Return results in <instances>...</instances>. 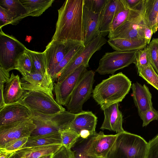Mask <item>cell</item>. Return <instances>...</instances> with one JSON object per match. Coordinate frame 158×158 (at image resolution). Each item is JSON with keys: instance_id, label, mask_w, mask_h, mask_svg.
<instances>
[{"instance_id": "6da1fadb", "label": "cell", "mask_w": 158, "mask_h": 158, "mask_svg": "<svg viewBox=\"0 0 158 158\" xmlns=\"http://www.w3.org/2000/svg\"><path fill=\"white\" fill-rule=\"evenodd\" d=\"M84 0H67L58 10L55 33L51 41L84 45ZM85 46V45H84Z\"/></svg>"}, {"instance_id": "7a4b0ae2", "label": "cell", "mask_w": 158, "mask_h": 158, "mask_svg": "<svg viewBox=\"0 0 158 158\" xmlns=\"http://www.w3.org/2000/svg\"><path fill=\"white\" fill-rule=\"evenodd\" d=\"M131 82L122 72L113 75L96 86L92 92L94 100L103 110L121 102L128 93Z\"/></svg>"}, {"instance_id": "3957f363", "label": "cell", "mask_w": 158, "mask_h": 158, "mask_svg": "<svg viewBox=\"0 0 158 158\" xmlns=\"http://www.w3.org/2000/svg\"><path fill=\"white\" fill-rule=\"evenodd\" d=\"M117 134L106 158H146L148 143L143 138L125 131Z\"/></svg>"}, {"instance_id": "277c9868", "label": "cell", "mask_w": 158, "mask_h": 158, "mask_svg": "<svg viewBox=\"0 0 158 158\" xmlns=\"http://www.w3.org/2000/svg\"><path fill=\"white\" fill-rule=\"evenodd\" d=\"M31 112V119L36 128L30 136L51 134L65 129L71 123L76 115V114L66 110L52 115Z\"/></svg>"}, {"instance_id": "5b68a950", "label": "cell", "mask_w": 158, "mask_h": 158, "mask_svg": "<svg viewBox=\"0 0 158 158\" xmlns=\"http://www.w3.org/2000/svg\"><path fill=\"white\" fill-rule=\"evenodd\" d=\"M18 102L32 112L45 115H53L65 110L54 98L41 91H27Z\"/></svg>"}, {"instance_id": "8992f818", "label": "cell", "mask_w": 158, "mask_h": 158, "mask_svg": "<svg viewBox=\"0 0 158 158\" xmlns=\"http://www.w3.org/2000/svg\"><path fill=\"white\" fill-rule=\"evenodd\" d=\"M144 1L138 8L130 9L125 21L108 36L109 39H144Z\"/></svg>"}, {"instance_id": "52a82bcc", "label": "cell", "mask_w": 158, "mask_h": 158, "mask_svg": "<svg viewBox=\"0 0 158 158\" xmlns=\"http://www.w3.org/2000/svg\"><path fill=\"white\" fill-rule=\"evenodd\" d=\"M95 72L85 71L74 89L67 104V111L77 114L82 111L84 104L90 98L93 91Z\"/></svg>"}, {"instance_id": "ba28073f", "label": "cell", "mask_w": 158, "mask_h": 158, "mask_svg": "<svg viewBox=\"0 0 158 158\" xmlns=\"http://www.w3.org/2000/svg\"><path fill=\"white\" fill-rule=\"evenodd\" d=\"M27 48L12 35L0 31V66L10 72L15 69L17 58Z\"/></svg>"}, {"instance_id": "9c48e42d", "label": "cell", "mask_w": 158, "mask_h": 158, "mask_svg": "<svg viewBox=\"0 0 158 158\" xmlns=\"http://www.w3.org/2000/svg\"><path fill=\"white\" fill-rule=\"evenodd\" d=\"M138 50L106 52L100 59L95 71L101 75L113 74L117 71L134 64Z\"/></svg>"}, {"instance_id": "30bf717a", "label": "cell", "mask_w": 158, "mask_h": 158, "mask_svg": "<svg viewBox=\"0 0 158 158\" xmlns=\"http://www.w3.org/2000/svg\"><path fill=\"white\" fill-rule=\"evenodd\" d=\"M107 42L103 36L99 35L85 46L82 50L73 60L70 62L62 70L59 75L57 82L63 81L69 75L81 65L89 66V62L93 55L100 50Z\"/></svg>"}, {"instance_id": "8fae6325", "label": "cell", "mask_w": 158, "mask_h": 158, "mask_svg": "<svg viewBox=\"0 0 158 158\" xmlns=\"http://www.w3.org/2000/svg\"><path fill=\"white\" fill-rule=\"evenodd\" d=\"M87 68L84 65H81L62 81L54 83L55 100L58 103L67 106L73 91Z\"/></svg>"}, {"instance_id": "7c38bea8", "label": "cell", "mask_w": 158, "mask_h": 158, "mask_svg": "<svg viewBox=\"0 0 158 158\" xmlns=\"http://www.w3.org/2000/svg\"><path fill=\"white\" fill-rule=\"evenodd\" d=\"M36 126L31 118L0 126V146L11 140L29 137Z\"/></svg>"}, {"instance_id": "4fadbf2b", "label": "cell", "mask_w": 158, "mask_h": 158, "mask_svg": "<svg viewBox=\"0 0 158 158\" xmlns=\"http://www.w3.org/2000/svg\"><path fill=\"white\" fill-rule=\"evenodd\" d=\"M97 119L92 112L83 111L76 114L74 118L66 129L77 133L81 138H87L96 133Z\"/></svg>"}, {"instance_id": "5bb4252c", "label": "cell", "mask_w": 158, "mask_h": 158, "mask_svg": "<svg viewBox=\"0 0 158 158\" xmlns=\"http://www.w3.org/2000/svg\"><path fill=\"white\" fill-rule=\"evenodd\" d=\"M76 44L69 42L51 41L44 51L48 72L51 74L70 49Z\"/></svg>"}, {"instance_id": "9a60e30c", "label": "cell", "mask_w": 158, "mask_h": 158, "mask_svg": "<svg viewBox=\"0 0 158 158\" xmlns=\"http://www.w3.org/2000/svg\"><path fill=\"white\" fill-rule=\"evenodd\" d=\"M117 135H106L102 131L93 135L88 144L87 151L89 155L95 158H106Z\"/></svg>"}, {"instance_id": "2e32d148", "label": "cell", "mask_w": 158, "mask_h": 158, "mask_svg": "<svg viewBox=\"0 0 158 158\" xmlns=\"http://www.w3.org/2000/svg\"><path fill=\"white\" fill-rule=\"evenodd\" d=\"M23 89L27 91H41L54 98V83L51 78L33 71L21 79Z\"/></svg>"}, {"instance_id": "e0dca14e", "label": "cell", "mask_w": 158, "mask_h": 158, "mask_svg": "<svg viewBox=\"0 0 158 158\" xmlns=\"http://www.w3.org/2000/svg\"><path fill=\"white\" fill-rule=\"evenodd\" d=\"M32 116L31 111L18 102L6 105L0 109V126L31 118Z\"/></svg>"}, {"instance_id": "ac0fdd59", "label": "cell", "mask_w": 158, "mask_h": 158, "mask_svg": "<svg viewBox=\"0 0 158 158\" xmlns=\"http://www.w3.org/2000/svg\"><path fill=\"white\" fill-rule=\"evenodd\" d=\"M100 15L93 12L84 5L83 22L85 46L100 35Z\"/></svg>"}, {"instance_id": "d6986e66", "label": "cell", "mask_w": 158, "mask_h": 158, "mask_svg": "<svg viewBox=\"0 0 158 158\" xmlns=\"http://www.w3.org/2000/svg\"><path fill=\"white\" fill-rule=\"evenodd\" d=\"M104 118L100 128L115 132L117 134L125 131L123 127V116L118 108V103H115L103 110Z\"/></svg>"}, {"instance_id": "ffe728a7", "label": "cell", "mask_w": 158, "mask_h": 158, "mask_svg": "<svg viewBox=\"0 0 158 158\" xmlns=\"http://www.w3.org/2000/svg\"><path fill=\"white\" fill-rule=\"evenodd\" d=\"M132 96L139 115L152 108V96L148 87L136 82L131 85Z\"/></svg>"}, {"instance_id": "44dd1931", "label": "cell", "mask_w": 158, "mask_h": 158, "mask_svg": "<svg viewBox=\"0 0 158 158\" xmlns=\"http://www.w3.org/2000/svg\"><path fill=\"white\" fill-rule=\"evenodd\" d=\"M26 91L22 88L21 80L19 75H15L12 72L9 79L5 84L3 92L6 105L18 102Z\"/></svg>"}, {"instance_id": "7402d4cb", "label": "cell", "mask_w": 158, "mask_h": 158, "mask_svg": "<svg viewBox=\"0 0 158 158\" xmlns=\"http://www.w3.org/2000/svg\"><path fill=\"white\" fill-rule=\"evenodd\" d=\"M107 42L115 51L122 52L142 49L147 47V44L144 39L111 38Z\"/></svg>"}, {"instance_id": "603a6c76", "label": "cell", "mask_w": 158, "mask_h": 158, "mask_svg": "<svg viewBox=\"0 0 158 158\" xmlns=\"http://www.w3.org/2000/svg\"><path fill=\"white\" fill-rule=\"evenodd\" d=\"M62 146L61 144L37 146L21 148L16 152L22 158H40L54 154Z\"/></svg>"}, {"instance_id": "cb8c5ba5", "label": "cell", "mask_w": 158, "mask_h": 158, "mask_svg": "<svg viewBox=\"0 0 158 158\" xmlns=\"http://www.w3.org/2000/svg\"><path fill=\"white\" fill-rule=\"evenodd\" d=\"M118 0H108L100 15L99 31L100 35L105 37L109 33L110 27L115 12Z\"/></svg>"}, {"instance_id": "d4e9b609", "label": "cell", "mask_w": 158, "mask_h": 158, "mask_svg": "<svg viewBox=\"0 0 158 158\" xmlns=\"http://www.w3.org/2000/svg\"><path fill=\"white\" fill-rule=\"evenodd\" d=\"M0 6L7 9L12 15L13 25L17 24L20 21L28 16V13L19 0H1Z\"/></svg>"}, {"instance_id": "484cf974", "label": "cell", "mask_w": 158, "mask_h": 158, "mask_svg": "<svg viewBox=\"0 0 158 158\" xmlns=\"http://www.w3.org/2000/svg\"><path fill=\"white\" fill-rule=\"evenodd\" d=\"M60 132L35 136H30L26 143L22 148L61 144Z\"/></svg>"}, {"instance_id": "4316f807", "label": "cell", "mask_w": 158, "mask_h": 158, "mask_svg": "<svg viewBox=\"0 0 158 158\" xmlns=\"http://www.w3.org/2000/svg\"><path fill=\"white\" fill-rule=\"evenodd\" d=\"M28 13V16H40L54 1L53 0H20Z\"/></svg>"}, {"instance_id": "83f0119b", "label": "cell", "mask_w": 158, "mask_h": 158, "mask_svg": "<svg viewBox=\"0 0 158 158\" xmlns=\"http://www.w3.org/2000/svg\"><path fill=\"white\" fill-rule=\"evenodd\" d=\"M130 10L124 0H118L117 9L110 26L108 36L111 35L125 21L128 16Z\"/></svg>"}, {"instance_id": "f1b7e54d", "label": "cell", "mask_w": 158, "mask_h": 158, "mask_svg": "<svg viewBox=\"0 0 158 158\" xmlns=\"http://www.w3.org/2000/svg\"><path fill=\"white\" fill-rule=\"evenodd\" d=\"M144 22L152 29L154 33L158 16V0H144Z\"/></svg>"}, {"instance_id": "f546056e", "label": "cell", "mask_w": 158, "mask_h": 158, "mask_svg": "<svg viewBox=\"0 0 158 158\" xmlns=\"http://www.w3.org/2000/svg\"><path fill=\"white\" fill-rule=\"evenodd\" d=\"M84 47L85 46L83 44H77L70 49L51 74L53 83L58 78L64 69L77 57Z\"/></svg>"}, {"instance_id": "4dcf8cb0", "label": "cell", "mask_w": 158, "mask_h": 158, "mask_svg": "<svg viewBox=\"0 0 158 158\" xmlns=\"http://www.w3.org/2000/svg\"><path fill=\"white\" fill-rule=\"evenodd\" d=\"M27 50L31 58L33 66V71L51 78L48 71L44 52H36L30 50L27 48Z\"/></svg>"}, {"instance_id": "1f68e13d", "label": "cell", "mask_w": 158, "mask_h": 158, "mask_svg": "<svg viewBox=\"0 0 158 158\" xmlns=\"http://www.w3.org/2000/svg\"><path fill=\"white\" fill-rule=\"evenodd\" d=\"M27 48L17 58L15 65V69L18 71L23 77H26L33 70L31 58Z\"/></svg>"}, {"instance_id": "d6a6232c", "label": "cell", "mask_w": 158, "mask_h": 158, "mask_svg": "<svg viewBox=\"0 0 158 158\" xmlns=\"http://www.w3.org/2000/svg\"><path fill=\"white\" fill-rule=\"evenodd\" d=\"M92 135L86 139L80 137L78 139L71 148L74 158H95L89 154L87 151L88 143Z\"/></svg>"}, {"instance_id": "836d02e7", "label": "cell", "mask_w": 158, "mask_h": 158, "mask_svg": "<svg viewBox=\"0 0 158 158\" xmlns=\"http://www.w3.org/2000/svg\"><path fill=\"white\" fill-rule=\"evenodd\" d=\"M139 76L158 90V74L151 64L138 70Z\"/></svg>"}, {"instance_id": "e575fe53", "label": "cell", "mask_w": 158, "mask_h": 158, "mask_svg": "<svg viewBox=\"0 0 158 158\" xmlns=\"http://www.w3.org/2000/svg\"><path fill=\"white\" fill-rule=\"evenodd\" d=\"M63 146L71 149L80 137L77 133L66 129L60 131Z\"/></svg>"}, {"instance_id": "d590c367", "label": "cell", "mask_w": 158, "mask_h": 158, "mask_svg": "<svg viewBox=\"0 0 158 158\" xmlns=\"http://www.w3.org/2000/svg\"><path fill=\"white\" fill-rule=\"evenodd\" d=\"M28 138L27 137H24L9 141L0 146V151L6 152H16L23 147Z\"/></svg>"}, {"instance_id": "8d00e7d4", "label": "cell", "mask_w": 158, "mask_h": 158, "mask_svg": "<svg viewBox=\"0 0 158 158\" xmlns=\"http://www.w3.org/2000/svg\"><path fill=\"white\" fill-rule=\"evenodd\" d=\"M134 64L138 70L151 64L149 50L148 46L138 51Z\"/></svg>"}, {"instance_id": "74e56055", "label": "cell", "mask_w": 158, "mask_h": 158, "mask_svg": "<svg viewBox=\"0 0 158 158\" xmlns=\"http://www.w3.org/2000/svg\"><path fill=\"white\" fill-rule=\"evenodd\" d=\"M148 47L151 64L158 74V38H153Z\"/></svg>"}, {"instance_id": "f35d334b", "label": "cell", "mask_w": 158, "mask_h": 158, "mask_svg": "<svg viewBox=\"0 0 158 158\" xmlns=\"http://www.w3.org/2000/svg\"><path fill=\"white\" fill-rule=\"evenodd\" d=\"M108 0H84V5L93 12L101 14Z\"/></svg>"}, {"instance_id": "ab89813d", "label": "cell", "mask_w": 158, "mask_h": 158, "mask_svg": "<svg viewBox=\"0 0 158 158\" xmlns=\"http://www.w3.org/2000/svg\"><path fill=\"white\" fill-rule=\"evenodd\" d=\"M139 116L143 121L142 127H146L152 121L158 120V111L153 108Z\"/></svg>"}, {"instance_id": "60d3db41", "label": "cell", "mask_w": 158, "mask_h": 158, "mask_svg": "<svg viewBox=\"0 0 158 158\" xmlns=\"http://www.w3.org/2000/svg\"><path fill=\"white\" fill-rule=\"evenodd\" d=\"M146 158H158V134L148 142Z\"/></svg>"}, {"instance_id": "b9f144b4", "label": "cell", "mask_w": 158, "mask_h": 158, "mask_svg": "<svg viewBox=\"0 0 158 158\" xmlns=\"http://www.w3.org/2000/svg\"><path fill=\"white\" fill-rule=\"evenodd\" d=\"M13 17L7 9L0 6V28L6 25L12 24Z\"/></svg>"}, {"instance_id": "7bdbcfd3", "label": "cell", "mask_w": 158, "mask_h": 158, "mask_svg": "<svg viewBox=\"0 0 158 158\" xmlns=\"http://www.w3.org/2000/svg\"><path fill=\"white\" fill-rule=\"evenodd\" d=\"M52 158H74V155L71 149L63 146L54 154Z\"/></svg>"}, {"instance_id": "ee69618b", "label": "cell", "mask_w": 158, "mask_h": 158, "mask_svg": "<svg viewBox=\"0 0 158 158\" xmlns=\"http://www.w3.org/2000/svg\"><path fill=\"white\" fill-rule=\"evenodd\" d=\"M10 77L9 72L0 66V86L4 85Z\"/></svg>"}, {"instance_id": "f6af8a7d", "label": "cell", "mask_w": 158, "mask_h": 158, "mask_svg": "<svg viewBox=\"0 0 158 158\" xmlns=\"http://www.w3.org/2000/svg\"><path fill=\"white\" fill-rule=\"evenodd\" d=\"M125 2L130 9H134L138 8L142 5L143 0H124Z\"/></svg>"}, {"instance_id": "bcb514c9", "label": "cell", "mask_w": 158, "mask_h": 158, "mask_svg": "<svg viewBox=\"0 0 158 158\" xmlns=\"http://www.w3.org/2000/svg\"><path fill=\"white\" fill-rule=\"evenodd\" d=\"M153 33L152 29L146 25L144 29V38L147 44H149L150 43Z\"/></svg>"}, {"instance_id": "7dc6e473", "label": "cell", "mask_w": 158, "mask_h": 158, "mask_svg": "<svg viewBox=\"0 0 158 158\" xmlns=\"http://www.w3.org/2000/svg\"><path fill=\"white\" fill-rule=\"evenodd\" d=\"M4 88V85L0 86V109L2 108L6 105L4 102L3 96Z\"/></svg>"}, {"instance_id": "c3c4849f", "label": "cell", "mask_w": 158, "mask_h": 158, "mask_svg": "<svg viewBox=\"0 0 158 158\" xmlns=\"http://www.w3.org/2000/svg\"><path fill=\"white\" fill-rule=\"evenodd\" d=\"M6 152L0 151V158H10V157L15 152Z\"/></svg>"}, {"instance_id": "681fc988", "label": "cell", "mask_w": 158, "mask_h": 158, "mask_svg": "<svg viewBox=\"0 0 158 158\" xmlns=\"http://www.w3.org/2000/svg\"><path fill=\"white\" fill-rule=\"evenodd\" d=\"M158 29V16L156 21L155 25V26L154 31V33H155Z\"/></svg>"}, {"instance_id": "f907efd6", "label": "cell", "mask_w": 158, "mask_h": 158, "mask_svg": "<svg viewBox=\"0 0 158 158\" xmlns=\"http://www.w3.org/2000/svg\"><path fill=\"white\" fill-rule=\"evenodd\" d=\"M10 158H22L16 152Z\"/></svg>"}, {"instance_id": "816d5d0a", "label": "cell", "mask_w": 158, "mask_h": 158, "mask_svg": "<svg viewBox=\"0 0 158 158\" xmlns=\"http://www.w3.org/2000/svg\"><path fill=\"white\" fill-rule=\"evenodd\" d=\"M54 154H51L43 156L40 158H52Z\"/></svg>"}]
</instances>
